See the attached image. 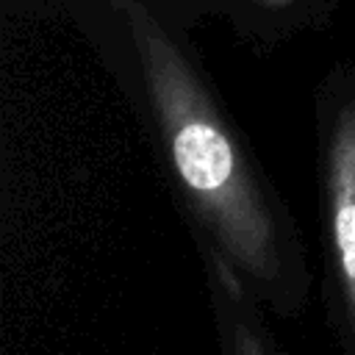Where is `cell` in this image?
<instances>
[{
  "label": "cell",
  "mask_w": 355,
  "mask_h": 355,
  "mask_svg": "<svg viewBox=\"0 0 355 355\" xmlns=\"http://www.w3.org/2000/svg\"><path fill=\"white\" fill-rule=\"evenodd\" d=\"M158 6H164L172 17L180 11L178 6H189V8H194V14H205V11H214V14H225V17H230L233 11H236V6L241 3V0H155Z\"/></svg>",
  "instance_id": "5b68a950"
},
{
  "label": "cell",
  "mask_w": 355,
  "mask_h": 355,
  "mask_svg": "<svg viewBox=\"0 0 355 355\" xmlns=\"http://www.w3.org/2000/svg\"><path fill=\"white\" fill-rule=\"evenodd\" d=\"M89 33L141 119L197 247H211L266 308L311 300L300 227L219 100L186 28L155 0H92Z\"/></svg>",
  "instance_id": "6da1fadb"
},
{
  "label": "cell",
  "mask_w": 355,
  "mask_h": 355,
  "mask_svg": "<svg viewBox=\"0 0 355 355\" xmlns=\"http://www.w3.org/2000/svg\"><path fill=\"white\" fill-rule=\"evenodd\" d=\"M219 355H291L269 324L266 308L211 250L197 247Z\"/></svg>",
  "instance_id": "3957f363"
},
{
  "label": "cell",
  "mask_w": 355,
  "mask_h": 355,
  "mask_svg": "<svg viewBox=\"0 0 355 355\" xmlns=\"http://www.w3.org/2000/svg\"><path fill=\"white\" fill-rule=\"evenodd\" d=\"M324 305L338 355H355V64L330 67L313 92Z\"/></svg>",
  "instance_id": "7a4b0ae2"
},
{
  "label": "cell",
  "mask_w": 355,
  "mask_h": 355,
  "mask_svg": "<svg viewBox=\"0 0 355 355\" xmlns=\"http://www.w3.org/2000/svg\"><path fill=\"white\" fill-rule=\"evenodd\" d=\"M338 0H241L230 14L241 39L258 47L283 44L322 25Z\"/></svg>",
  "instance_id": "277c9868"
}]
</instances>
